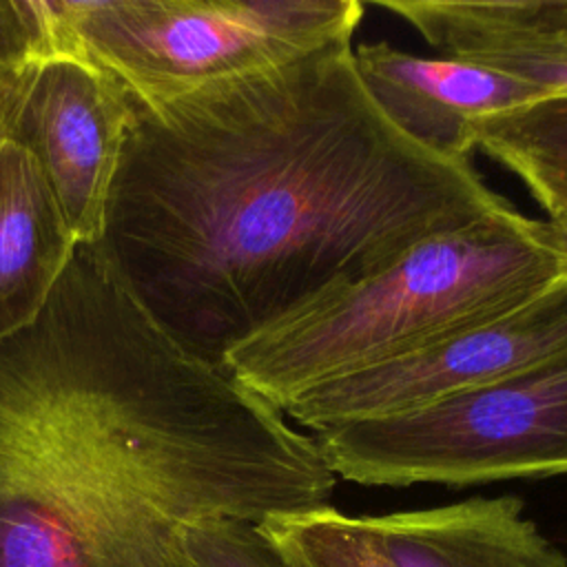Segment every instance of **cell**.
<instances>
[{
    "instance_id": "1",
    "label": "cell",
    "mask_w": 567,
    "mask_h": 567,
    "mask_svg": "<svg viewBox=\"0 0 567 567\" xmlns=\"http://www.w3.org/2000/svg\"><path fill=\"white\" fill-rule=\"evenodd\" d=\"M363 86L352 42L135 102L91 246L182 348L224 368L241 341L501 210Z\"/></svg>"
},
{
    "instance_id": "2",
    "label": "cell",
    "mask_w": 567,
    "mask_h": 567,
    "mask_svg": "<svg viewBox=\"0 0 567 567\" xmlns=\"http://www.w3.org/2000/svg\"><path fill=\"white\" fill-rule=\"evenodd\" d=\"M315 436L171 339L89 244L0 339V567H188L182 536L330 505Z\"/></svg>"
},
{
    "instance_id": "3",
    "label": "cell",
    "mask_w": 567,
    "mask_h": 567,
    "mask_svg": "<svg viewBox=\"0 0 567 567\" xmlns=\"http://www.w3.org/2000/svg\"><path fill=\"white\" fill-rule=\"evenodd\" d=\"M567 275L547 219L512 204L427 237L394 264L241 341L224 368L281 410L297 394L494 319Z\"/></svg>"
},
{
    "instance_id": "4",
    "label": "cell",
    "mask_w": 567,
    "mask_h": 567,
    "mask_svg": "<svg viewBox=\"0 0 567 567\" xmlns=\"http://www.w3.org/2000/svg\"><path fill=\"white\" fill-rule=\"evenodd\" d=\"M357 0H44L51 53H78L135 102L352 42Z\"/></svg>"
},
{
    "instance_id": "5",
    "label": "cell",
    "mask_w": 567,
    "mask_h": 567,
    "mask_svg": "<svg viewBox=\"0 0 567 567\" xmlns=\"http://www.w3.org/2000/svg\"><path fill=\"white\" fill-rule=\"evenodd\" d=\"M337 478L467 487L567 474V352L432 408L315 432Z\"/></svg>"
},
{
    "instance_id": "6",
    "label": "cell",
    "mask_w": 567,
    "mask_h": 567,
    "mask_svg": "<svg viewBox=\"0 0 567 567\" xmlns=\"http://www.w3.org/2000/svg\"><path fill=\"white\" fill-rule=\"evenodd\" d=\"M567 352V275L527 303L408 357L319 383L281 412L315 432L419 412Z\"/></svg>"
},
{
    "instance_id": "7",
    "label": "cell",
    "mask_w": 567,
    "mask_h": 567,
    "mask_svg": "<svg viewBox=\"0 0 567 567\" xmlns=\"http://www.w3.org/2000/svg\"><path fill=\"white\" fill-rule=\"evenodd\" d=\"M131 117V93L78 53L55 51L20 78L4 140L40 164L80 244L100 237Z\"/></svg>"
},
{
    "instance_id": "8",
    "label": "cell",
    "mask_w": 567,
    "mask_h": 567,
    "mask_svg": "<svg viewBox=\"0 0 567 567\" xmlns=\"http://www.w3.org/2000/svg\"><path fill=\"white\" fill-rule=\"evenodd\" d=\"M354 64L385 117L447 159L470 162L476 120L547 97L494 69L454 58H421L388 42L359 44Z\"/></svg>"
},
{
    "instance_id": "9",
    "label": "cell",
    "mask_w": 567,
    "mask_h": 567,
    "mask_svg": "<svg viewBox=\"0 0 567 567\" xmlns=\"http://www.w3.org/2000/svg\"><path fill=\"white\" fill-rule=\"evenodd\" d=\"M443 58L494 69L547 97H567V0H392Z\"/></svg>"
},
{
    "instance_id": "10",
    "label": "cell",
    "mask_w": 567,
    "mask_h": 567,
    "mask_svg": "<svg viewBox=\"0 0 567 567\" xmlns=\"http://www.w3.org/2000/svg\"><path fill=\"white\" fill-rule=\"evenodd\" d=\"M394 567H567L516 496L365 516Z\"/></svg>"
},
{
    "instance_id": "11",
    "label": "cell",
    "mask_w": 567,
    "mask_h": 567,
    "mask_svg": "<svg viewBox=\"0 0 567 567\" xmlns=\"http://www.w3.org/2000/svg\"><path fill=\"white\" fill-rule=\"evenodd\" d=\"M78 244L40 164L0 140V339L44 308Z\"/></svg>"
},
{
    "instance_id": "12",
    "label": "cell",
    "mask_w": 567,
    "mask_h": 567,
    "mask_svg": "<svg viewBox=\"0 0 567 567\" xmlns=\"http://www.w3.org/2000/svg\"><path fill=\"white\" fill-rule=\"evenodd\" d=\"M474 151L512 171L547 217L567 215V97H545L476 120Z\"/></svg>"
},
{
    "instance_id": "13",
    "label": "cell",
    "mask_w": 567,
    "mask_h": 567,
    "mask_svg": "<svg viewBox=\"0 0 567 567\" xmlns=\"http://www.w3.org/2000/svg\"><path fill=\"white\" fill-rule=\"evenodd\" d=\"M292 567H394L365 516L332 505L261 523Z\"/></svg>"
},
{
    "instance_id": "14",
    "label": "cell",
    "mask_w": 567,
    "mask_h": 567,
    "mask_svg": "<svg viewBox=\"0 0 567 567\" xmlns=\"http://www.w3.org/2000/svg\"><path fill=\"white\" fill-rule=\"evenodd\" d=\"M188 567H292L257 523L210 520L182 536Z\"/></svg>"
},
{
    "instance_id": "15",
    "label": "cell",
    "mask_w": 567,
    "mask_h": 567,
    "mask_svg": "<svg viewBox=\"0 0 567 567\" xmlns=\"http://www.w3.org/2000/svg\"><path fill=\"white\" fill-rule=\"evenodd\" d=\"M51 55L44 0H0V73H18Z\"/></svg>"
},
{
    "instance_id": "16",
    "label": "cell",
    "mask_w": 567,
    "mask_h": 567,
    "mask_svg": "<svg viewBox=\"0 0 567 567\" xmlns=\"http://www.w3.org/2000/svg\"><path fill=\"white\" fill-rule=\"evenodd\" d=\"M24 71H27V69H24ZM24 71L13 73V75H9V78H4V80L0 82V140H4V120H7L9 106H11V102H13V95H16V91H18V84H20V78H22Z\"/></svg>"
},
{
    "instance_id": "17",
    "label": "cell",
    "mask_w": 567,
    "mask_h": 567,
    "mask_svg": "<svg viewBox=\"0 0 567 567\" xmlns=\"http://www.w3.org/2000/svg\"><path fill=\"white\" fill-rule=\"evenodd\" d=\"M547 224L551 228V235L556 239V246L565 259V268H567V215L560 217H547Z\"/></svg>"
},
{
    "instance_id": "18",
    "label": "cell",
    "mask_w": 567,
    "mask_h": 567,
    "mask_svg": "<svg viewBox=\"0 0 567 567\" xmlns=\"http://www.w3.org/2000/svg\"><path fill=\"white\" fill-rule=\"evenodd\" d=\"M18 73H20V71H18ZM9 75H13V73H0V82H2L4 78H9Z\"/></svg>"
},
{
    "instance_id": "19",
    "label": "cell",
    "mask_w": 567,
    "mask_h": 567,
    "mask_svg": "<svg viewBox=\"0 0 567 567\" xmlns=\"http://www.w3.org/2000/svg\"><path fill=\"white\" fill-rule=\"evenodd\" d=\"M565 18H567V9H565Z\"/></svg>"
}]
</instances>
